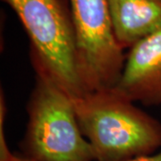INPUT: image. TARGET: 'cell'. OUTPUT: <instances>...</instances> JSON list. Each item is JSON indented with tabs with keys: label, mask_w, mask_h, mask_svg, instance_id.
Masks as SVG:
<instances>
[{
	"label": "cell",
	"mask_w": 161,
	"mask_h": 161,
	"mask_svg": "<svg viewBox=\"0 0 161 161\" xmlns=\"http://www.w3.org/2000/svg\"><path fill=\"white\" fill-rule=\"evenodd\" d=\"M120 161H161V149L158 153H156L154 155L150 154V155L138 156V157H134L132 158Z\"/></svg>",
	"instance_id": "ba28073f"
},
{
	"label": "cell",
	"mask_w": 161,
	"mask_h": 161,
	"mask_svg": "<svg viewBox=\"0 0 161 161\" xmlns=\"http://www.w3.org/2000/svg\"><path fill=\"white\" fill-rule=\"evenodd\" d=\"M115 38L124 49L161 30V0H108Z\"/></svg>",
	"instance_id": "8992f818"
},
{
	"label": "cell",
	"mask_w": 161,
	"mask_h": 161,
	"mask_svg": "<svg viewBox=\"0 0 161 161\" xmlns=\"http://www.w3.org/2000/svg\"><path fill=\"white\" fill-rule=\"evenodd\" d=\"M75 28L76 63L85 92L113 89L125 65L108 0H69Z\"/></svg>",
	"instance_id": "277c9868"
},
{
	"label": "cell",
	"mask_w": 161,
	"mask_h": 161,
	"mask_svg": "<svg viewBox=\"0 0 161 161\" xmlns=\"http://www.w3.org/2000/svg\"><path fill=\"white\" fill-rule=\"evenodd\" d=\"M9 161H35V160H32V159H31V158H26V157H23V158H22V157H18V156L13 155Z\"/></svg>",
	"instance_id": "9c48e42d"
},
{
	"label": "cell",
	"mask_w": 161,
	"mask_h": 161,
	"mask_svg": "<svg viewBox=\"0 0 161 161\" xmlns=\"http://www.w3.org/2000/svg\"><path fill=\"white\" fill-rule=\"evenodd\" d=\"M81 132L96 161H120L161 149L160 122L113 89L74 98Z\"/></svg>",
	"instance_id": "6da1fadb"
},
{
	"label": "cell",
	"mask_w": 161,
	"mask_h": 161,
	"mask_svg": "<svg viewBox=\"0 0 161 161\" xmlns=\"http://www.w3.org/2000/svg\"><path fill=\"white\" fill-rule=\"evenodd\" d=\"M20 19L31 40V58L73 98L85 94L77 70L75 34L66 0H2Z\"/></svg>",
	"instance_id": "7a4b0ae2"
},
{
	"label": "cell",
	"mask_w": 161,
	"mask_h": 161,
	"mask_svg": "<svg viewBox=\"0 0 161 161\" xmlns=\"http://www.w3.org/2000/svg\"><path fill=\"white\" fill-rule=\"evenodd\" d=\"M113 90L132 102L161 104V30L129 48Z\"/></svg>",
	"instance_id": "5b68a950"
},
{
	"label": "cell",
	"mask_w": 161,
	"mask_h": 161,
	"mask_svg": "<svg viewBox=\"0 0 161 161\" xmlns=\"http://www.w3.org/2000/svg\"><path fill=\"white\" fill-rule=\"evenodd\" d=\"M1 92L0 98V161H9L14 155L8 149L5 136V118L6 114V100Z\"/></svg>",
	"instance_id": "52a82bcc"
},
{
	"label": "cell",
	"mask_w": 161,
	"mask_h": 161,
	"mask_svg": "<svg viewBox=\"0 0 161 161\" xmlns=\"http://www.w3.org/2000/svg\"><path fill=\"white\" fill-rule=\"evenodd\" d=\"M27 106L29 121L24 138L27 157L35 161H94L83 136L74 98L45 74L36 72Z\"/></svg>",
	"instance_id": "3957f363"
}]
</instances>
